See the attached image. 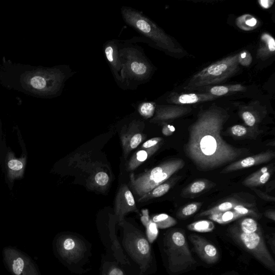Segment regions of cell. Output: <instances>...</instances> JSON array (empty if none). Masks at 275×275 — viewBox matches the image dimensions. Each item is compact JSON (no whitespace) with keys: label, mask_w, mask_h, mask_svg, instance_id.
<instances>
[{"label":"cell","mask_w":275,"mask_h":275,"mask_svg":"<svg viewBox=\"0 0 275 275\" xmlns=\"http://www.w3.org/2000/svg\"><path fill=\"white\" fill-rule=\"evenodd\" d=\"M108 275H124V273L121 269L115 267L109 271Z\"/></svg>","instance_id":"42"},{"label":"cell","mask_w":275,"mask_h":275,"mask_svg":"<svg viewBox=\"0 0 275 275\" xmlns=\"http://www.w3.org/2000/svg\"><path fill=\"white\" fill-rule=\"evenodd\" d=\"M265 216L267 218H268L272 220L273 221H274V220H275V214H274V211L267 212L265 213Z\"/></svg>","instance_id":"43"},{"label":"cell","mask_w":275,"mask_h":275,"mask_svg":"<svg viewBox=\"0 0 275 275\" xmlns=\"http://www.w3.org/2000/svg\"><path fill=\"white\" fill-rule=\"evenodd\" d=\"M3 257L6 268L12 275H42L32 258L16 247H5Z\"/></svg>","instance_id":"10"},{"label":"cell","mask_w":275,"mask_h":275,"mask_svg":"<svg viewBox=\"0 0 275 275\" xmlns=\"http://www.w3.org/2000/svg\"><path fill=\"white\" fill-rule=\"evenodd\" d=\"M175 131L174 126L169 124H165L162 129V133L165 136H172Z\"/></svg>","instance_id":"39"},{"label":"cell","mask_w":275,"mask_h":275,"mask_svg":"<svg viewBox=\"0 0 275 275\" xmlns=\"http://www.w3.org/2000/svg\"><path fill=\"white\" fill-rule=\"evenodd\" d=\"M57 254L59 257L68 262L79 261L86 251L84 242L78 237L73 235L59 236L54 244Z\"/></svg>","instance_id":"11"},{"label":"cell","mask_w":275,"mask_h":275,"mask_svg":"<svg viewBox=\"0 0 275 275\" xmlns=\"http://www.w3.org/2000/svg\"><path fill=\"white\" fill-rule=\"evenodd\" d=\"M184 166V162L180 159L169 160L160 163L146 172L130 175L129 185L138 199L150 192Z\"/></svg>","instance_id":"5"},{"label":"cell","mask_w":275,"mask_h":275,"mask_svg":"<svg viewBox=\"0 0 275 275\" xmlns=\"http://www.w3.org/2000/svg\"><path fill=\"white\" fill-rule=\"evenodd\" d=\"M202 205V203H192L182 208L178 213V217L181 218H187L195 214Z\"/></svg>","instance_id":"30"},{"label":"cell","mask_w":275,"mask_h":275,"mask_svg":"<svg viewBox=\"0 0 275 275\" xmlns=\"http://www.w3.org/2000/svg\"><path fill=\"white\" fill-rule=\"evenodd\" d=\"M227 119L224 111L210 109L200 114L190 126L184 152L198 170L206 172L217 169L237 161L244 153L221 137Z\"/></svg>","instance_id":"1"},{"label":"cell","mask_w":275,"mask_h":275,"mask_svg":"<svg viewBox=\"0 0 275 275\" xmlns=\"http://www.w3.org/2000/svg\"><path fill=\"white\" fill-rule=\"evenodd\" d=\"M218 97L213 96L210 93L207 94H178L173 93L171 94L167 99L170 103L175 105H190L201 102L212 101L217 99Z\"/></svg>","instance_id":"18"},{"label":"cell","mask_w":275,"mask_h":275,"mask_svg":"<svg viewBox=\"0 0 275 275\" xmlns=\"http://www.w3.org/2000/svg\"><path fill=\"white\" fill-rule=\"evenodd\" d=\"M252 61V58L249 52L243 51L239 54L238 62L239 65L247 67L251 64Z\"/></svg>","instance_id":"34"},{"label":"cell","mask_w":275,"mask_h":275,"mask_svg":"<svg viewBox=\"0 0 275 275\" xmlns=\"http://www.w3.org/2000/svg\"><path fill=\"white\" fill-rule=\"evenodd\" d=\"M271 175L269 167H264L249 175L242 182L245 186L252 188L256 187L265 184Z\"/></svg>","instance_id":"20"},{"label":"cell","mask_w":275,"mask_h":275,"mask_svg":"<svg viewBox=\"0 0 275 275\" xmlns=\"http://www.w3.org/2000/svg\"><path fill=\"white\" fill-rule=\"evenodd\" d=\"M231 132L233 135L236 137H243L247 135V129L241 125H235L232 126Z\"/></svg>","instance_id":"36"},{"label":"cell","mask_w":275,"mask_h":275,"mask_svg":"<svg viewBox=\"0 0 275 275\" xmlns=\"http://www.w3.org/2000/svg\"><path fill=\"white\" fill-rule=\"evenodd\" d=\"M164 250L168 257V268L173 273H180L194 266L196 261L192 256L184 233L173 231L166 236Z\"/></svg>","instance_id":"8"},{"label":"cell","mask_w":275,"mask_h":275,"mask_svg":"<svg viewBox=\"0 0 275 275\" xmlns=\"http://www.w3.org/2000/svg\"><path fill=\"white\" fill-rule=\"evenodd\" d=\"M157 105L153 102H142L138 104L137 110L140 115L146 119L154 117Z\"/></svg>","instance_id":"29"},{"label":"cell","mask_w":275,"mask_h":275,"mask_svg":"<svg viewBox=\"0 0 275 275\" xmlns=\"http://www.w3.org/2000/svg\"><path fill=\"white\" fill-rule=\"evenodd\" d=\"M246 88L243 86L237 84L228 86H214L210 89L209 93L211 95L217 96H221L229 93L239 92L246 91Z\"/></svg>","instance_id":"25"},{"label":"cell","mask_w":275,"mask_h":275,"mask_svg":"<svg viewBox=\"0 0 275 275\" xmlns=\"http://www.w3.org/2000/svg\"><path fill=\"white\" fill-rule=\"evenodd\" d=\"M258 3L262 9L267 10L270 8L274 1L273 0H260Z\"/></svg>","instance_id":"41"},{"label":"cell","mask_w":275,"mask_h":275,"mask_svg":"<svg viewBox=\"0 0 275 275\" xmlns=\"http://www.w3.org/2000/svg\"><path fill=\"white\" fill-rule=\"evenodd\" d=\"M114 211L120 223L124 220L125 215L129 213L139 212L133 192L126 184H122L117 193Z\"/></svg>","instance_id":"14"},{"label":"cell","mask_w":275,"mask_h":275,"mask_svg":"<svg viewBox=\"0 0 275 275\" xmlns=\"http://www.w3.org/2000/svg\"><path fill=\"white\" fill-rule=\"evenodd\" d=\"M275 41L273 37L269 34L264 33L261 36V40L257 52V58L265 59L274 54Z\"/></svg>","instance_id":"21"},{"label":"cell","mask_w":275,"mask_h":275,"mask_svg":"<svg viewBox=\"0 0 275 275\" xmlns=\"http://www.w3.org/2000/svg\"><path fill=\"white\" fill-rule=\"evenodd\" d=\"M151 219L160 229L170 228L177 224V221L173 217L165 213L155 215Z\"/></svg>","instance_id":"28"},{"label":"cell","mask_w":275,"mask_h":275,"mask_svg":"<svg viewBox=\"0 0 275 275\" xmlns=\"http://www.w3.org/2000/svg\"><path fill=\"white\" fill-rule=\"evenodd\" d=\"M233 239L260 263L275 272V261L264 241L258 223L251 218H243L237 226L229 229Z\"/></svg>","instance_id":"2"},{"label":"cell","mask_w":275,"mask_h":275,"mask_svg":"<svg viewBox=\"0 0 275 275\" xmlns=\"http://www.w3.org/2000/svg\"><path fill=\"white\" fill-rule=\"evenodd\" d=\"M9 168L13 170H20L23 168L24 165L22 162L18 160H12L9 162Z\"/></svg>","instance_id":"38"},{"label":"cell","mask_w":275,"mask_h":275,"mask_svg":"<svg viewBox=\"0 0 275 275\" xmlns=\"http://www.w3.org/2000/svg\"><path fill=\"white\" fill-rule=\"evenodd\" d=\"M189 239L197 254L204 262L212 264L218 261L219 251L213 244L196 234L190 235Z\"/></svg>","instance_id":"15"},{"label":"cell","mask_w":275,"mask_h":275,"mask_svg":"<svg viewBox=\"0 0 275 275\" xmlns=\"http://www.w3.org/2000/svg\"><path fill=\"white\" fill-rule=\"evenodd\" d=\"M209 219L220 224H227L234 220L242 218L241 215L233 210L224 212L209 215Z\"/></svg>","instance_id":"26"},{"label":"cell","mask_w":275,"mask_h":275,"mask_svg":"<svg viewBox=\"0 0 275 275\" xmlns=\"http://www.w3.org/2000/svg\"><path fill=\"white\" fill-rule=\"evenodd\" d=\"M189 112V109L186 107L174 106H157L155 113L150 122L153 123H165L175 120Z\"/></svg>","instance_id":"17"},{"label":"cell","mask_w":275,"mask_h":275,"mask_svg":"<svg viewBox=\"0 0 275 275\" xmlns=\"http://www.w3.org/2000/svg\"><path fill=\"white\" fill-rule=\"evenodd\" d=\"M240 204L237 200L232 199L226 200L217 206H215L211 209L204 211L201 213H200L197 215V217H202L205 216H209V215L215 214H218L222 212H224L227 211L231 210L233 209V207Z\"/></svg>","instance_id":"22"},{"label":"cell","mask_w":275,"mask_h":275,"mask_svg":"<svg viewBox=\"0 0 275 275\" xmlns=\"http://www.w3.org/2000/svg\"><path fill=\"white\" fill-rule=\"evenodd\" d=\"M242 118L244 123L249 127H253L256 123V119L255 116L250 111H244L242 114Z\"/></svg>","instance_id":"35"},{"label":"cell","mask_w":275,"mask_h":275,"mask_svg":"<svg viewBox=\"0 0 275 275\" xmlns=\"http://www.w3.org/2000/svg\"><path fill=\"white\" fill-rule=\"evenodd\" d=\"M238 55L227 57L200 71L191 78L184 89L192 90L220 84L233 76L239 70Z\"/></svg>","instance_id":"7"},{"label":"cell","mask_w":275,"mask_h":275,"mask_svg":"<svg viewBox=\"0 0 275 275\" xmlns=\"http://www.w3.org/2000/svg\"><path fill=\"white\" fill-rule=\"evenodd\" d=\"M93 153L77 152L69 159V165L85 174L87 187L93 191H106L112 182V173L109 166L93 157Z\"/></svg>","instance_id":"4"},{"label":"cell","mask_w":275,"mask_h":275,"mask_svg":"<svg viewBox=\"0 0 275 275\" xmlns=\"http://www.w3.org/2000/svg\"><path fill=\"white\" fill-rule=\"evenodd\" d=\"M142 212V215L141 217L140 220L143 225L146 227L151 220L149 211H148V209H143Z\"/></svg>","instance_id":"40"},{"label":"cell","mask_w":275,"mask_h":275,"mask_svg":"<svg viewBox=\"0 0 275 275\" xmlns=\"http://www.w3.org/2000/svg\"><path fill=\"white\" fill-rule=\"evenodd\" d=\"M236 25L242 31L249 32L254 31L257 28L258 21L251 15L244 14L236 20Z\"/></svg>","instance_id":"23"},{"label":"cell","mask_w":275,"mask_h":275,"mask_svg":"<svg viewBox=\"0 0 275 275\" xmlns=\"http://www.w3.org/2000/svg\"><path fill=\"white\" fill-rule=\"evenodd\" d=\"M162 140L163 139L160 137H156L148 140L140 147V149H147V148L156 146L161 144Z\"/></svg>","instance_id":"37"},{"label":"cell","mask_w":275,"mask_h":275,"mask_svg":"<svg viewBox=\"0 0 275 275\" xmlns=\"http://www.w3.org/2000/svg\"><path fill=\"white\" fill-rule=\"evenodd\" d=\"M207 186L205 181L199 180L192 183L187 189L186 192L189 194H197L205 190Z\"/></svg>","instance_id":"32"},{"label":"cell","mask_w":275,"mask_h":275,"mask_svg":"<svg viewBox=\"0 0 275 275\" xmlns=\"http://www.w3.org/2000/svg\"><path fill=\"white\" fill-rule=\"evenodd\" d=\"M121 14L126 24L152 41L162 51L176 55L183 53L182 48L174 42L172 37L142 12L131 7L124 6L121 9Z\"/></svg>","instance_id":"3"},{"label":"cell","mask_w":275,"mask_h":275,"mask_svg":"<svg viewBox=\"0 0 275 275\" xmlns=\"http://www.w3.org/2000/svg\"><path fill=\"white\" fill-rule=\"evenodd\" d=\"M234 211L238 213L242 217L248 216V215H252V216H256V213L251 209H248L247 207L245 206L244 204H238L235 205L232 209Z\"/></svg>","instance_id":"33"},{"label":"cell","mask_w":275,"mask_h":275,"mask_svg":"<svg viewBox=\"0 0 275 275\" xmlns=\"http://www.w3.org/2000/svg\"><path fill=\"white\" fill-rule=\"evenodd\" d=\"M274 157V153L272 151H266L250 157L236 161L226 167L221 173H227L234 171L255 166L268 162Z\"/></svg>","instance_id":"16"},{"label":"cell","mask_w":275,"mask_h":275,"mask_svg":"<svg viewBox=\"0 0 275 275\" xmlns=\"http://www.w3.org/2000/svg\"><path fill=\"white\" fill-rule=\"evenodd\" d=\"M171 188V183L165 182L154 188L147 194L138 199V202H144L165 195Z\"/></svg>","instance_id":"24"},{"label":"cell","mask_w":275,"mask_h":275,"mask_svg":"<svg viewBox=\"0 0 275 275\" xmlns=\"http://www.w3.org/2000/svg\"><path fill=\"white\" fill-rule=\"evenodd\" d=\"M120 56L124 66L126 85L131 89L144 84L151 77L153 67L148 61L142 49L138 46H120Z\"/></svg>","instance_id":"6"},{"label":"cell","mask_w":275,"mask_h":275,"mask_svg":"<svg viewBox=\"0 0 275 275\" xmlns=\"http://www.w3.org/2000/svg\"><path fill=\"white\" fill-rule=\"evenodd\" d=\"M145 123L140 120H133L125 125L120 133V138L124 158L142 144L147 137L144 133Z\"/></svg>","instance_id":"12"},{"label":"cell","mask_w":275,"mask_h":275,"mask_svg":"<svg viewBox=\"0 0 275 275\" xmlns=\"http://www.w3.org/2000/svg\"><path fill=\"white\" fill-rule=\"evenodd\" d=\"M120 224L124 228L123 242L126 251L140 265L141 270L145 271L152 260L149 241L142 232L125 220Z\"/></svg>","instance_id":"9"},{"label":"cell","mask_w":275,"mask_h":275,"mask_svg":"<svg viewBox=\"0 0 275 275\" xmlns=\"http://www.w3.org/2000/svg\"><path fill=\"white\" fill-rule=\"evenodd\" d=\"M161 144L147 148V149H140L134 153L130 160L126 163L125 165L126 171L132 172L137 169L160 149Z\"/></svg>","instance_id":"19"},{"label":"cell","mask_w":275,"mask_h":275,"mask_svg":"<svg viewBox=\"0 0 275 275\" xmlns=\"http://www.w3.org/2000/svg\"><path fill=\"white\" fill-rule=\"evenodd\" d=\"M120 43L117 40L106 42L103 46V52L111 72L118 85L124 89L126 85L124 66L120 56Z\"/></svg>","instance_id":"13"},{"label":"cell","mask_w":275,"mask_h":275,"mask_svg":"<svg viewBox=\"0 0 275 275\" xmlns=\"http://www.w3.org/2000/svg\"><path fill=\"white\" fill-rule=\"evenodd\" d=\"M147 239L150 243H153L159 234V228L155 223L151 219L146 227Z\"/></svg>","instance_id":"31"},{"label":"cell","mask_w":275,"mask_h":275,"mask_svg":"<svg viewBox=\"0 0 275 275\" xmlns=\"http://www.w3.org/2000/svg\"><path fill=\"white\" fill-rule=\"evenodd\" d=\"M215 228L214 223L211 220H203L191 223L188 226V229L191 231L199 233H209L213 231Z\"/></svg>","instance_id":"27"}]
</instances>
